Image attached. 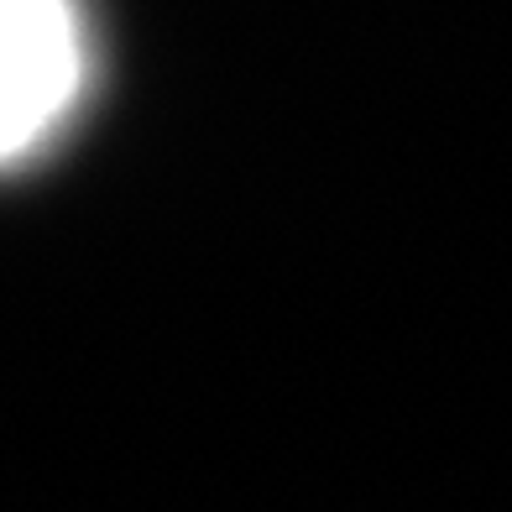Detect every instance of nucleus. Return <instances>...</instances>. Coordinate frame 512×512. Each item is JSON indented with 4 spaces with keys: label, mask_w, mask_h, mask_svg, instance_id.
I'll list each match as a JSON object with an SVG mask.
<instances>
[{
    "label": "nucleus",
    "mask_w": 512,
    "mask_h": 512,
    "mask_svg": "<svg viewBox=\"0 0 512 512\" xmlns=\"http://www.w3.org/2000/svg\"><path fill=\"white\" fill-rule=\"evenodd\" d=\"M89 32L79 0H0V168L42 152L79 110Z\"/></svg>",
    "instance_id": "1"
}]
</instances>
